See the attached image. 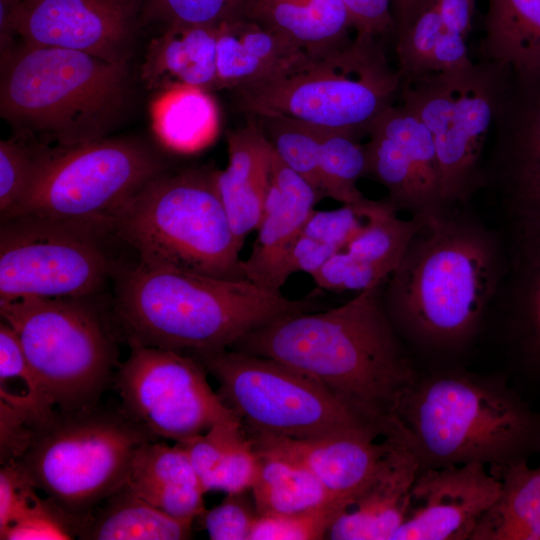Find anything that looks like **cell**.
<instances>
[{
	"label": "cell",
	"instance_id": "d590c367",
	"mask_svg": "<svg viewBox=\"0 0 540 540\" xmlns=\"http://www.w3.org/2000/svg\"><path fill=\"white\" fill-rule=\"evenodd\" d=\"M277 156L323 196L320 173V128L281 115L257 116Z\"/></svg>",
	"mask_w": 540,
	"mask_h": 540
},
{
	"label": "cell",
	"instance_id": "ac0fdd59",
	"mask_svg": "<svg viewBox=\"0 0 540 540\" xmlns=\"http://www.w3.org/2000/svg\"><path fill=\"white\" fill-rule=\"evenodd\" d=\"M482 463L418 471L403 524L393 540H470L500 492V480Z\"/></svg>",
	"mask_w": 540,
	"mask_h": 540
},
{
	"label": "cell",
	"instance_id": "83f0119b",
	"mask_svg": "<svg viewBox=\"0 0 540 540\" xmlns=\"http://www.w3.org/2000/svg\"><path fill=\"white\" fill-rule=\"evenodd\" d=\"M492 470L500 492L470 540H540V466L522 461Z\"/></svg>",
	"mask_w": 540,
	"mask_h": 540
},
{
	"label": "cell",
	"instance_id": "bcb514c9",
	"mask_svg": "<svg viewBox=\"0 0 540 540\" xmlns=\"http://www.w3.org/2000/svg\"><path fill=\"white\" fill-rule=\"evenodd\" d=\"M336 248L301 232L285 252L277 274V287L281 290L288 278L297 272L311 276L336 253Z\"/></svg>",
	"mask_w": 540,
	"mask_h": 540
},
{
	"label": "cell",
	"instance_id": "cb8c5ba5",
	"mask_svg": "<svg viewBox=\"0 0 540 540\" xmlns=\"http://www.w3.org/2000/svg\"><path fill=\"white\" fill-rule=\"evenodd\" d=\"M218 26H165L149 43L141 66L146 87L156 92L177 86L218 89Z\"/></svg>",
	"mask_w": 540,
	"mask_h": 540
},
{
	"label": "cell",
	"instance_id": "1f68e13d",
	"mask_svg": "<svg viewBox=\"0 0 540 540\" xmlns=\"http://www.w3.org/2000/svg\"><path fill=\"white\" fill-rule=\"evenodd\" d=\"M257 453L260 465L250 491L258 514H291L330 501L320 481L302 465Z\"/></svg>",
	"mask_w": 540,
	"mask_h": 540
},
{
	"label": "cell",
	"instance_id": "7c38bea8",
	"mask_svg": "<svg viewBox=\"0 0 540 540\" xmlns=\"http://www.w3.org/2000/svg\"><path fill=\"white\" fill-rule=\"evenodd\" d=\"M169 169L160 151L138 139L105 137L49 146L26 197L7 218L37 215L98 223L110 230L115 214Z\"/></svg>",
	"mask_w": 540,
	"mask_h": 540
},
{
	"label": "cell",
	"instance_id": "d6986e66",
	"mask_svg": "<svg viewBox=\"0 0 540 540\" xmlns=\"http://www.w3.org/2000/svg\"><path fill=\"white\" fill-rule=\"evenodd\" d=\"M246 434L257 452L305 467L323 485L329 500L344 511L375 476L397 442L387 437L376 442L379 436L358 433L302 439Z\"/></svg>",
	"mask_w": 540,
	"mask_h": 540
},
{
	"label": "cell",
	"instance_id": "4316f807",
	"mask_svg": "<svg viewBox=\"0 0 540 540\" xmlns=\"http://www.w3.org/2000/svg\"><path fill=\"white\" fill-rule=\"evenodd\" d=\"M479 53L515 77L539 76L540 0H488Z\"/></svg>",
	"mask_w": 540,
	"mask_h": 540
},
{
	"label": "cell",
	"instance_id": "e0dca14e",
	"mask_svg": "<svg viewBox=\"0 0 540 540\" xmlns=\"http://www.w3.org/2000/svg\"><path fill=\"white\" fill-rule=\"evenodd\" d=\"M493 129L484 187L504 218L540 216V75L522 79L510 72Z\"/></svg>",
	"mask_w": 540,
	"mask_h": 540
},
{
	"label": "cell",
	"instance_id": "603a6c76",
	"mask_svg": "<svg viewBox=\"0 0 540 540\" xmlns=\"http://www.w3.org/2000/svg\"><path fill=\"white\" fill-rule=\"evenodd\" d=\"M308 55L284 36L247 18L218 26V89L261 85L288 73Z\"/></svg>",
	"mask_w": 540,
	"mask_h": 540
},
{
	"label": "cell",
	"instance_id": "d6a6232c",
	"mask_svg": "<svg viewBox=\"0 0 540 540\" xmlns=\"http://www.w3.org/2000/svg\"><path fill=\"white\" fill-rule=\"evenodd\" d=\"M397 213L386 198L371 200L364 226L344 250L391 274L420 226V216L403 219Z\"/></svg>",
	"mask_w": 540,
	"mask_h": 540
},
{
	"label": "cell",
	"instance_id": "8d00e7d4",
	"mask_svg": "<svg viewBox=\"0 0 540 540\" xmlns=\"http://www.w3.org/2000/svg\"><path fill=\"white\" fill-rule=\"evenodd\" d=\"M50 145L15 135L0 141V219L21 205Z\"/></svg>",
	"mask_w": 540,
	"mask_h": 540
},
{
	"label": "cell",
	"instance_id": "7dc6e473",
	"mask_svg": "<svg viewBox=\"0 0 540 540\" xmlns=\"http://www.w3.org/2000/svg\"><path fill=\"white\" fill-rule=\"evenodd\" d=\"M35 425L19 410L0 401V462L16 461L27 448Z\"/></svg>",
	"mask_w": 540,
	"mask_h": 540
},
{
	"label": "cell",
	"instance_id": "74e56055",
	"mask_svg": "<svg viewBox=\"0 0 540 540\" xmlns=\"http://www.w3.org/2000/svg\"><path fill=\"white\" fill-rule=\"evenodd\" d=\"M331 501L291 514H258L249 540H319L343 512Z\"/></svg>",
	"mask_w": 540,
	"mask_h": 540
},
{
	"label": "cell",
	"instance_id": "60d3db41",
	"mask_svg": "<svg viewBox=\"0 0 540 540\" xmlns=\"http://www.w3.org/2000/svg\"><path fill=\"white\" fill-rule=\"evenodd\" d=\"M260 457L246 434L223 454L213 470L200 480L203 491H250L258 474Z\"/></svg>",
	"mask_w": 540,
	"mask_h": 540
},
{
	"label": "cell",
	"instance_id": "d4e9b609",
	"mask_svg": "<svg viewBox=\"0 0 540 540\" xmlns=\"http://www.w3.org/2000/svg\"><path fill=\"white\" fill-rule=\"evenodd\" d=\"M143 500L180 521L191 522L205 509L199 478L184 447L151 441L135 455L127 482Z\"/></svg>",
	"mask_w": 540,
	"mask_h": 540
},
{
	"label": "cell",
	"instance_id": "ffe728a7",
	"mask_svg": "<svg viewBox=\"0 0 540 540\" xmlns=\"http://www.w3.org/2000/svg\"><path fill=\"white\" fill-rule=\"evenodd\" d=\"M273 149V148H272ZM320 200L315 189L274 152L270 183L257 236L243 260L247 279L274 291L281 260Z\"/></svg>",
	"mask_w": 540,
	"mask_h": 540
},
{
	"label": "cell",
	"instance_id": "9c48e42d",
	"mask_svg": "<svg viewBox=\"0 0 540 540\" xmlns=\"http://www.w3.org/2000/svg\"><path fill=\"white\" fill-rule=\"evenodd\" d=\"M376 38L357 33L354 41L308 55L278 79L235 90L237 106L252 116L281 115L321 129L368 133L403 84Z\"/></svg>",
	"mask_w": 540,
	"mask_h": 540
},
{
	"label": "cell",
	"instance_id": "ab89813d",
	"mask_svg": "<svg viewBox=\"0 0 540 540\" xmlns=\"http://www.w3.org/2000/svg\"><path fill=\"white\" fill-rule=\"evenodd\" d=\"M79 523L47 497H40L18 520L0 531L1 540H70Z\"/></svg>",
	"mask_w": 540,
	"mask_h": 540
},
{
	"label": "cell",
	"instance_id": "ba28073f",
	"mask_svg": "<svg viewBox=\"0 0 540 540\" xmlns=\"http://www.w3.org/2000/svg\"><path fill=\"white\" fill-rule=\"evenodd\" d=\"M95 296L0 302L47 398L60 411L99 404L119 367L122 340L112 307Z\"/></svg>",
	"mask_w": 540,
	"mask_h": 540
},
{
	"label": "cell",
	"instance_id": "f6af8a7d",
	"mask_svg": "<svg viewBox=\"0 0 540 540\" xmlns=\"http://www.w3.org/2000/svg\"><path fill=\"white\" fill-rule=\"evenodd\" d=\"M23 468L11 461L0 469V531L18 520L40 498Z\"/></svg>",
	"mask_w": 540,
	"mask_h": 540
},
{
	"label": "cell",
	"instance_id": "f546056e",
	"mask_svg": "<svg viewBox=\"0 0 540 540\" xmlns=\"http://www.w3.org/2000/svg\"><path fill=\"white\" fill-rule=\"evenodd\" d=\"M152 125L169 151L192 153L209 145L219 130V112L209 91L177 86L158 91L151 105Z\"/></svg>",
	"mask_w": 540,
	"mask_h": 540
},
{
	"label": "cell",
	"instance_id": "f35d334b",
	"mask_svg": "<svg viewBox=\"0 0 540 540\" xmlns=\"http://www.w3.org/2000/svg\"><path fill=\"white\" fill-rule=\"evenodd\" d=\"M250 0H144V14L165 26H218L240 18Z\"/></svg>",
	"mask_w": 540,
	"mask_h": 540
},
{
	"label": "cell",
	"instance_id": "7402d4cb",
	"mask_svg": "<svg viewBox=\"0 0 540 540\" xmlns=\"http://www.w3.org/2000/svg\"><path fill=\"white\" fill-rule=\"evenodd\" d=\"M228 161L216 170V186L242 249L262 218L270 183L273 149L260 122L250 120L227 135Z\"/></svg>",
	"mask_w": 540,
	"mask_h": 540
},
{
	"label": "cell",
	"instance_id": "2e32d148",
	"mask_svg": "<svg viewBox=\"0 0 540 540\" xmlns=\"http://www.w3.org/2000/svg\"><path fill=\"white\" fill-rule=\"evenodd\" d=\"M506 270L485 327L495 332L508 370L540 386V216L505 218Z\"/></svg>",
	"mask_w": 540,
	"mask_h": 540
},
{
	"label": "cell",
	"instance_id": "7bdbcfd3",
	"mask_svg": "<svg viewBox=\"0 0 540 540\" xmlns=\"http://www.w3.org/2000/svg\"><path fill=\"white\" fill-rule=\"evenodd\" d=\"M389 275L385 269L362 262L346 250H339L312 275V278L316 286L323 290L359 293L384 282Z\"/></svg>",
	"mask_w": 540,
	"mask_h": 540
},
{
	"label": "cell",
	"instance_id": "681fc988",
	"mask_svg": "<svg viewBox=\"0 0 540 540\" xmlns=\"http://www.w3.org/2000/svg\"><path fill=\"white\" fill-rule=\"evenodd\" d=\"M421 1L422 0H392L395 22L398 29L407 23Z\"/></svg>",
	"mask_w": 540,
	"mask_h": 540
},
{
	"label": "cell",
	"instance_id": "8992f818",
	"mask_svg": "<svg viewBox=\"0 0 540 540\" xmlns=\"http://www.w3.org/2000/svg\"><path fill=\"white\" fill-rule=\"evenodd\" d=\"M211 166L169 169L150 181L111 219L115 239L138 263L222 279H247Z\"/></svg>",
	"mask_w": 540,
	"mask_h": 540
},
{
	"label": "cell",
	"instance_id": "836d02e7",
	"mask_svg": "<svg viewBox=\"0 0 540 540\" xmlns=\"http://www.w3.org/2000/svg\"><path fill=\"white\" fill-rule=\"evenodd\" d=\"M0 399L25 414L35 426L47 421L56 411L16 333L3 320L0 323Z\"/></svg>",
	"mask_w": 540,
	"mask_h": 540
},
{
	"label": "cell",
	"instance_id": "9a60e30c",
	"mask_svg": "<svg viewBox=\"0 0 540 540\" xmlns=\"http://www.w3.org/2000/svg\"><path fill=\"white\" fill-rule=\"evenodd\" d=\"M144 0H0L1 47L23 42L128 64Z\"/></svg>",
	"mask_w": 540,
	"mask_h": 540
},
{
	"label": "cell",
	"instance_id": "5b68a950",
	"mask_svg": "<svg viewBox=\"0 0 540 540\" xmlns=\"http://www.w3.org/2000/svg\"><path fill=\"white\" fill-rule=\"evenodd\" d=\"M1 55L0 115L17 136L60 147L102 139L131 100L128 64L26 43Z\"/></svg>",
	"mask_w": 540,
	"mask_h": 540
},
{
	"label": "cell",
	"instance_id": "30bf717a",
	"mask_svg": "<svg viewBox=\"0 0 540 540\" xmlns=\"http://www.w3.org/2000/svg\"><path fill=\"white\" fill-rule=\"evenodd\" d=\"M186 354L216 379L217 393L248 433L383 437L316 380L282 362L234 349Z\"/></svg>",
	"mask_w": 540,
	"mask_h": 540
},
{
	"label": "cell",
	"instance_id": "8fae6325",
	"mask_svg": "<svg viewBox=\"0 0 540 540\" xmlns=\"http://www.w3.org/2000/svg\"><path fill=\"white\" fill-rule=\"evenodd\" d=\"M510 71L481 60L403 78L401 104L430 132L444 205L466 206L484 188L483 153Z\"/></svg>",
	"mask_w": 540,
	"mask_h": 540
},
{
	"label": "cell",
	"instance_id": "52a82bcc",
	"mask_svg": "<svg viewBox=\"0 0 540 540\" xmlns=\"http://www.w3.org/2000/svg\"><path fill=\"white\" fill-rule=\"evenodd\" d=\"M157 438L121 405L56 409L33 428L16 462L80 529L102 502L127 484L138 449Z\"/></svg>",
	"mask_w": 540,
	"mask_h": 540
},
{
	"label": "cell",
	"instance_id": "b9f144b4",
	"mask_svg": "<svg viewBox=\"0 0 540 540\" xmlns=\"http://www.w3.org/2000/svg\"><path fill=\"white\" fill-rule=\"evenodd\" d=\"M370 203L371 199L365 197L359 203L342 204L337 209H314L302 233L337 250H344L364 226Z\"/></svg>",
	"mask_w": 540,
	"mask_h": 540
},
{
	"label": "cell",
	"instance_id": "c3c4849f",
	"mask_svg": "<svg viewBox=\"0 0 540 540\" xmlns=\"http://www.w3.org/2000/svg\"><path fill=\"white\" fill-rule=\"evenodd\" d=\"M359 34L382 36L396 25L392 0H342Z\"/></svg>",
	"mask_w": 540,
	"mask_h": 540
},
{
	"label": "cell",
	"instance_id": "e575fe53",
	"mask_svg": "<svg viewBox=\"0 0 540 540\" xmlns=\"http://www.w3.org/2000/svg\"><path fill=\"white\" fill-rule=\"evenodd\" d=\"M320 173L323 196L341 204H356L365 199L357 187L368 175L366 144L349 132L320 128Z\"/></svg>",
	"mask_w": 540,
	"mask_h": 540
},
{
	"label": "cell",
	"instance_id": "5bb4252c",
	"mask_svg": "<svg viewBox=\"0 0 540 540\" xmlns=\"http://www.w3.org/2000/svg\"><path fill=\"white\" fill-rule=\"evenodd\" d=\"M192 356L133 345L114 379L121 406L158 438L187 441L238 418Z\"/></svg>",
	"mask_w": 540,
	"mask_h": 540
},
{
	"label": "cell",
	"instance_id": "44dd1931",
	"mask_svg": "<svg viewBox=\"0 0 540 540\" xmlns=\"http://www.w3.org/2000/svg\"><path fill=\"white\" fill-rule=\"evenodd\" d=\"M417 473L412 453L396 442L375 476L333 522L327 538L393 540L404 522Z\"/></svg>",
	"mask_w": 540,
	"mask_h": 540
},
{
	"label": "cell",
	"instance_id": "f907efd6",
	"mask_svg": "<svg viewBox=\"0 0 540 540\" xmlns=\"http://www.w3.org/2000/svg\"><path fill=\"white\" fill-rule=\"evenodd\" d=\"M15 1H21V0H15Z\"/></svg>",
	"mask_w": 540,
	"mask_h": 540
},
{
	"label": "cell",
	"instance_id": "f1b7e54d",
	"mask_svg": "<svg viewBox=\"0 0 540 540\" xmlns=\"http://www.w3.org/2000/svg\"><path fill=\"white\" fill-rule=\"evenodd\" d=\"M192 523L180 521L149 504L126 484L82 523L77 538L88 540H181Z\"/></svg>",
	"mask_w": 540,
	"mask_h": 540
},
{
	"label": "cell",
	"instance_id": "4dcf8cb0",
	"mask_svg": "<svg viewBox=\"0 0 540 540\" xmlns=\"http://www.w3.org/2000/svg\"><path fill=\"white\" fill-rule=\"evenodd\" d=\"M366 143L368 175L387 190L386 200L399 211L417 216L435 210L418 168L408 150L392 135L372 123Z\"/></svg>",
	"mask_w": 540,
	"mask_h": 540
},
{
	"label": "cell",
	"instance_id": "6da1fadb",
	"mask_svg": "<svg viewBox=\"0 0 540 540\" xmlns=\"http://www.w3.org/2000/svg\"><path fill=\"white\" fill-rule=\"evenodd\" d=\"M418 216L417 232L384 283V306L409 350L430 359L458 358L484 332L506 270L504 233L468 205Z\"/></svg>",
	"mask_w": 540,
	"mask_h": 540
},
{
	"label": "cell",
	"instance_id": "4fadbf2b",
	"mask_svg": "<svg viewBox=\"0 0 540 540\" xmlns=\"http://www.w3.org/2000/svg\"><path fill=\"white\" fill-rule=\"evenodd\" d=\"M101 224L37 215L1 220L0 302L100 294L124 267Z\"/></svg>",
	"mask_w": 540,
	"mask_h": 540
},
{
	"label": "cell",
	"instance_id": "ee69618b",
	"mask_svg": "<svg viewBox=\"0 0 540 540\" xmlns=\"http://www.w3.org/2000/svg\"><path fill=\"white\" fill-rule=\"evenodd\" d=\"M258 516L246 492L228 493L216 507L205 510L204 527L212 540H249Z\"/></svg>",
	"mask_w": 540,
	"mask_h": 540
},
{
	"label": "cell",
	"instance_id": "277c9868",
	"mask_svg": "<svg viewBox=\"0 0 540 540\" xmlns=\"http://www.w3.org/2000/svg\"><path fill=\"white\" fill-rule=\"evenodd\" d=\"M114 285L112 311L122 340L182 353L230 349L249 332L316 306L249 279L140 263L125 265Z\"/></svg>",
	"mask_w": 540,
	"mask_h": 540
},
{
	"label": "cell",
	"instance_id": "7a4b0ae2",
	"mask_svg": "<svg viewBox=\"0 0 540 540\" xmlns=\"http://www.w3.org/2000/svg\"><path fill=\"white\" fill-rule=\"evenodd\" d=\"M385 281L338 307L277 319L231 349L295 368L392 437L396 406L420 373L386 312Z\"/></svg>",
	"mask_w": 540,
	"mask_h": 540
},
{
	"label": "cell",
	"instance_id": "484cf974",
	"mask_svg": "<svg viewBox=\"0 0 540 540\" xmlns=\"http://www.w3.org/2000/svg\"><path fill=\"white\" fill-rule=\"evenodd\" d=\"M242 17L284 36L310 55L345 44L353 27L342 0H250Z\"/></svg>",
	"mask_w": 540,
	"mask_h": 540
},
{
	"label": "cell",
	"instance_id": "3957f363",
	"mask_svg": "<svg viewBox=\"0 0 540 540\" xmlns=\"http://www.w3.org/2000/svg\"><path fill=\"white\" fill-rule=\"evenodd\" d=\"M392 438L418 471L482 463L491 469L540 453V411L503 375L463 368L419 374L399 400Z\"/></svg>",
	"mask_w": 540,
	"mask_h": 540
}]
</instances>
